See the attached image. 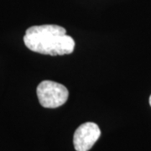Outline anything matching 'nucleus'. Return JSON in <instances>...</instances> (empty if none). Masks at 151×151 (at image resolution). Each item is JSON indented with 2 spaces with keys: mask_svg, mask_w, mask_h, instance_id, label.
<instances>
[{
  "mask_svg": "<svg viewBox=\"0 0 151 151\" xmlns=\"http://www.w3.org/2000/svg\"><path fill=\"white\" fill-rule=\"evenodd\" d=\"M24 42L34 52L49 55H63L73 52L75 40L66 35L65 28L56 24L35 25L26 29Z\"/></svg>",
  "mask_w": 151,
  "mask_h": 151,
  "instance_id": "1",
  "label": "nucleus"
},
{
  "mask_svg": "<svg viewBox=\"0 0 151 151\" xmlns=\"http://www.w3.org/2000/svg\"><path fill=\"white\" fill-rule=\"evenodd\" d=\"M40 105L46 108H56L65 104L69 97L68 89L64 85L52 81H41L36 89Z\"/></svg>",
  "mask_w": 151,
  "mask_h": 151,
  "instance_id": "2",
  "label": "nucleus"
},
{
  "mask_svg": "<svg viewBox=\"0 0 151 151\" xmlns=\"http://www.w3.org/2000/svg\"><path fill=\"white\" fill-rule=\"evenodd\" d=\"M101 135V130L95 123L87 122L80 125L73 136L74 148L76 151H88Z\"/></svg>",
  "mask_w": 151,
  "mask_h": 151,
  "instance_id": "3",
  "label": "nucleus"
},
{
  "mask_svg": "<svg viewBox=\"0 0 151 151\" xmlns=\"http://www.w3.org/2000/svg\"><path fill=\"white\" fill-rule=\"evenodd\" d=\"M150 106H151V95H150Z\"/></svg>",
  "mask_w": 151,
  "mask_h": 151,
  "instance_id": "4",
  "label": "nucleus"
}]
</instances>
